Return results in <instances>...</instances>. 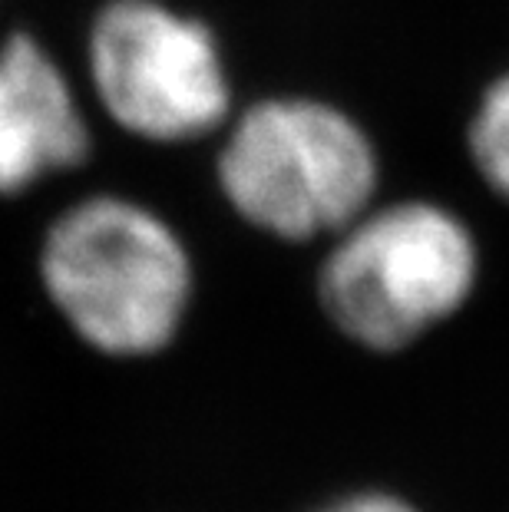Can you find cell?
Instances as JSON below:
<instances>
[{"instance_id":"obj_5","label":"cell","mask_w":509,"mask_h":512,"mask_svg":"<svg viewBox=\"0 0 509 512\" xmlns=\"http://www.w3.org/2000/svg\"><path fill=\"white\" fill-rule=\"evenodd\" d=\"M86 152L90 129L70 80L34 37H10L0 50V195L80 166Z\"/></svg>"},{"instance_id":"obj_3","label":"cell","mask_w":509,"mask_h":512,"mask_svg":"<svg viewBox=\"0 0 509 512\" xmlns=\"http://www.w3.org/2000/svg\"><path fill=\"white\" fill-rule=\"evenodd\" d=\"M381 162L364 126L338 106L278 96L245 110L219 152V185L258 232L311 242L374 205Z\"/></svg>"},{"instance_id":"obj_1","label":"cell","mask_w":509,"mask_h":512,"mask_svg":"<svg viewBox=\"0 0 509 512\" xmlns=\"http://www.w3.org/2000/svg\"><path fill=\"white\" fill-rule=\"evenodd\" d=\"M40 278L73 334L110 357H149L179 334L192 261L153 209L93 195L50 225Z\"/></svg>"},{"instance_id":"obj_6","label":"cell","mask_w":509,"mask_h":512,"mask_svg":"<svg viewBox=\"0 0 509 512\" xmlns=\"http://www.w3.org/2000/svg\"><path fill=\"white\" fill-rule=\"evenodd\" d=\"M467 146L480 179L509 202V73L483 90L467 126Z\"/></svg>"},{"instance_id":"obj_7","label":"cell","mask_w":509,"mask_h":512,"mask_svg":"<svg viewBox=\"0 0 509 512\" xmlns=\"http://www.w3.org/2000/svg\"><path fill=\"white\" fill-rule=\"evenodd\" d=\"M321 512H414L404 499L387 496V493H357V496H344L338 503H331Z\"/></svg>"},{"instance_id":"obj_4","label":"cell","mask_w":509,"mask_h":512,"mask_svg":"<svg viewBox=\"0 0 509 512\" xmlns=\"http://www.w3.org/2000/svg\"><path fill=\"white\" fill-rule=\"evenodd\" d=\"M90 80L116 126L149 143H189L229 116L219 40L159 0H113L90 30Z\"/></svg>"},{"instance_id":"obj_2","label":"cell","mask_w":509,"mask_h":512,"mask_svg":"<svg viewBox=\"0 0 509 512\" xmlns=\"http://www.w3.org/2000/svg\"><path fill=\"white\" fill-rule=\"evenodd\" d=\"M480 268V242L457 209L433 199L387 202L334 235L318 298L344 337L391 354L467 308Z\"/></svg>"}]
</instances>
